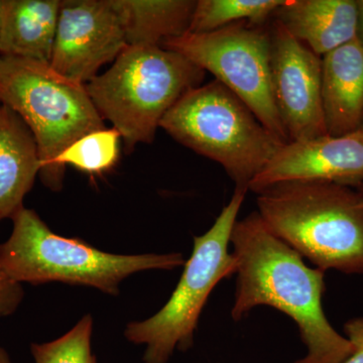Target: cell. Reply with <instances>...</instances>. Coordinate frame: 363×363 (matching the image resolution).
<instances>
[{
    "label": "cell",
    "instance_id": "cell-1",
    "mask_svg": "<svg viewBox=\"0 0 363 363\" xmlns=\"http://www.w3.org/2000/svg\"><path fill=\"white\" fill-rule=\"evenodd\" d=\"M230 243L238 276L231 309L234 321L257 306H269L292 318L307 347V355L294 363H342L352 354L353 344L325 315V272L306 266L296 250L269 231L257 212L236 221Z\"/></svg>",
    "mask_w": 363,
    "mask_h": 363
},
{
    "label": "cell",
    "instance_id": "cell-2",
    "mask_svg": "<svg viewBox=\"0 0 363 363\" xmlns=\"http://www.w3.org/2000/svg\"><path fill=\"white\" fill-rule=\"evenodd\" d=\"M272 234L326 272L363 274V192L330 182L291 181L259 193Z\"/></svg>",
    "mask_w": 363,
    "mask_h": 363
},
{
    "label": "cell",
    "instance_id": "cell-3",
    "mask_svg": "<svg viewBox=\"0 0 363 363\" xmlns=\"http://www.w3.org/2000/svg\"><path fill=\"white\" fill-rule=\"evenodd\" d=\"M11 235L0 245V264L14 283L42 285L60 281L119 294L123 279L149 269L173 271L184 266L181 253L114 255L81 238L59 235L33 210L23 207L13 218Z\"/></svg>",
    "mask_w": 363,
    "mask_h": 363
},
{
    "label": "cell",
    "instance_id": "cell-4",
    "mask_svg": "<svg viewBox=\"0 0 363 363\" xmlns=\"http://www.w3.org/2000/svg\"><path fill=\"white\" fill-rule=\"evenodd\" d=\"M205 72L179 52L157 45H126L86 90L126 150L154 140L162 117L184 94L202 85Z\"/></svg>",
    "mask_w": 363,
    "mask_h": 363
},
{
    "label": "cell",
    "instance_id": "cell-5",
    "mask_svg": "<svg viewBox=\"0 0 363 363\" xmlns=\"http://www.w3.org/2000/svg\"><path fill=\"white\" fill-rule=\"evenodd\" d=\"M160 128L177 142L218 162L235 188L247 190L286 143L215 79L184 94L162 117Z\"/></svg>",
    "mask_w": 363,
    "mask_h": 363
},
{
    "label": "cell",
    "instance_id": "cell-6",
    "mask_svg": "<svg viewBox=\"0 0 363 363\" xmlns=\"http://www.w3.org/2000/svg\"><path fill=\"white\" fill-rule=\"evenodd\" d=\"M0 104L21 116L35 138L43 183L63 187L57 157L81 136L104 128L84 84L74 82L49 64L0 56Z\"/></svg>",
    "mask_w": 363,
    "mask_h": 363
},
{
    "label": "cell",
    "instance_id": "cell-7",
    "mask_svg": "<svg viewBox=\"0 0 363 363\" xmlns=\"http://www.w3.org/2000/svg\"><path fill=\"white\" fill-rule=\"evenodd\" d=\"M247 191L235 188L213 226L203 235L195 236L192 255L166 305L149 319L126 326L124 336L128 341L147 346L143 363H168L176 350L192 347L208 298L222 279L236 274V259L229 252V245Z\"/></svg>",
    "mask_w": 363,
    "mask_h": 363
},
{
    "label": "cell",
    "instance_id": "cell-8",
    "mask_svg": "<svg viewBox=\"0 0 363 363\" xmlns=\"http://www.w3.org/2000/svg\"><path fill=\"white\" fill-rule=\"evenodd\" d=\"M162 48L208 71L250 107L260 123L289 143L272 88L271 28L238 21L214 32L189 33Z\"/></svg>",
    "mask_w": 363,
    "mask_h": 363
},
{
    "label": "cell",
    "instance_id": "cell-9",
    "mask_svg": "<svg viewBox=\"0 0 363 363\" xmlns=\"http://www.w3.org/2000/svg\"><path fill=\"white\" fill-rule=\"evenodd\" d=\"M126 45L116 0H65L60 7L50 66L63 77L86 85Z\"/></svg>",
    "mask_w": 363,
    "mask_h": 363
},
{
    "label": "cell",
    "instance_id": "cell-10",
    "mask_svg": "<svg viewBox=\"0 0 363 363\" xmlns=\"http://www.w3.org/2000/svg\"><path fill=\"white\" fill-rule=\"evenodd\" d=\"M269 28L272 94L289 142L327 135L321 57L295 39L276 18Z\"/></svg>",
    "mask_w": 363,
    "mask_h": 363
},
{
    "label": "cell",
    "instance_id": "cell-11",
    "mask_svg": "<svg viewBox=\"0 0 363 363\" xmlns=\"http://www.w3.org/2000/svg\"><path fill=\"white\" fill-rule=\"evenodd\" d=\"M291 181H322L359 189L363 186V130L285 143L253 179L248 191Z\"/></svg>",
    "mask_w": 363,
    "mask_h": 363
},
{
    "label": "cell",
    "instance_id": "cell-12",
    "mask_svg": "<svg viewBox=\"0 0 363 363\" xmlns=\"http://www.w3.org/2000/svg\"><path fill=\"white\" fill-rule=\"evenodd\" d=\"M321 95L327 135L343 136L363 123V44L355 39L322 57Z\"/></svg>",
    "mask_w": 363,
    "mask_h": 363
},
{
    "label": "cell",
    "instance_id": "cell-13",
    "mask_svg": "<svg viewBox=\"0 0 363 363\" xmlns=\"http://www.w3.org/2000/svg\"><path fill=\"white\" fill-rule=\"evenodd\" d=\"M274 16L321 58L357 38V0H286Z\"/></svg>",
    "mask_w": 363,
    "mask_h": 363
},
{
    "label": "cell",
    "instance_id": "cell-14",
    "mask_svg": "<svg viewBox=\"0 0 363 363\" xmlns=\"http://www.w3.org/2000/svg\"><path fill=\"white\" fill-rule=\"evenodd\" d=\"M59 0H1L0 56L51 62Z\"/></svg>",
    "mask_w": 363,
    "mask_h": 363
},
{
    "label": "cell",
    "instance_id": "cell-15",
    "mask_svg": "<svg viewBox=\"0 0 363 363\" xmlns=\"http://www.w3.org/2000/svg\"><path fill=\"white\" fill-rule=\"evenodd\" d=\"M35 138L13 109L0 105V221L13 219L40 175Z\"/></svg>",
    "mask_w": 363,
    "mask_h": 363
},
{
    "label": "cell",
    "instance_id": "cell-16",
    "mask_svg": "<svg viewBox=\"0 0 363 363\" xmlns=\"http://www.w3.org/2000/svg\"><path fill=\"white\" fill-rule=\"evenodd\" d=\"M128 45H157L188 32L193 0H116Z\"/></svg>",
    "mask_w": 363,
    "mask_h": 363
},
{
    "label": "cell",
    "instance_id": "cell-17",
    "mask_svg": "<svg viewBox=\"0 0 363 363\" xmlns=\"http://www.w3.org/2000/svg\"><path fill=\"white\" fill-rule=\"evenodd\" d=\"M286 0H198L189 33L214 32L238 21L266 26Z\"/></svg>",
    "mask_w": 363,
    "mask_h": 363
},
{
    "label": "cell",
    "instance_id": "cell-18",
    "mask_svg": "<svg viewBox=\"0 0 363 363\" xmlns=\"http://www.w3.org/2000/svg\"><path fill=\"white\" fill-rule=\"evenodd\" d=\"M121 135L116 128H102L81 136L56 160L57 166L65 172L66 164L98 175L116 164L121 152Z\"/></svg>",
    "mask_w": 363,
    "mask_h": 363
},
{
    "label": "cell",
    "instance_id": "cell-19",
    "mask_svg": "<svg viewBox=\"0 0 363 363\" xmlns=\"http://www.w3.org/2000/svg\"><path fill=\"white\" fill-rule=\"evenodd\" d=\"M92 331L93 319L87 314L61 337L33 343L30 351L35 363H98L91 346Z\"/></svg>",
    "mask_w": 363,
    "mask_h": 363
},
{
    "label": "cell",
    "instance_id": "cell-20",
    "mask_svg": "<svg viewBox=\"0 0 363 363\" xmlns=\"http://www.w3.org/2000/svg\"><path fill=\"white\" fill-rule=\"evenodd\" d=\"M25 292L21 285L6 276L0 264V319L13 314L23 301Z\"/></svg>",
    "mask_w": 363,
    "mask_h": 363
},
{
    "label": "cell",
    "instance_id": "cell-21",
    "mask_svg": "<svg viewBox=\"0 0 363 363\" xmlns=\"http://www.w3.org/2000/svg\"><path fill=\"white\" fill-rule=\"evenodd\" d=\"M344 332L354 346V351L342 363H363V318L348 320L344 324Z\"/></svg>",
    "mask_w": 363,
    "mask_h": 363
},
{
    "label": "cell",
    "instance_id": "cell-22",
    "mask_svg": "<svg viewBox=\"0 0 363 363\" xmlns=\"http://www.w3.org/2000/svg\"><path fill=\"white\" fill-rule=\"evenodd\" d=\"M357 39L363 44V0H357Z\"/></svg>",
    "mask_w": 363,
    "mask_h": 363
},
{
    "label": "cell",
    "instance_id": "cell-23",
    "mask_svg": "<svg viewBox=\"0 0 363 363\" xmlns=\"http://www.w3.org/2000/svg\"><path fill=\"white\" fill-rule=\"evenodd\" d=\"M0 363H11L9 353L2 347H0Z\"/></svg>",
    "mask_w": 363,
    "mask_h": 363
},
{
    "label": "cell",
    "instance_id": "cell-24",
    "mask_svg": "<svg viewBox=\"0 0 363 363\" xmlns=\"http://www.w3.org/2000/svg\"><path fill=\"white\" fill-rule=\"evenodd\" d=\"M0 21H1V0H0Z\"/></svg>",
    "mask_w": 363,
    "mask_h": 363
},
{
    "label": "cell",
    "instance_id": "cell-25",
    "mask_svg": "<svg viewBox=\"0 0 363 363\" xmlns=\"http://www.w3.org/2000/svg\"><path fill=\"white\" fill-rule=\"evenodd\" d=\"M359 189H360V190H362V192H363V186H362V187H360Z\"/></svg>",
    "mask_w": 363,
    "mask_h": 363
},
{
    "label": "cell",
    "instance_id": "cell-26",
    "mask_svg": "<svg viewBox=\"0 0 363 363\" xmlns=\"http://www.w3.org/2000/svg\"><path fill=\"white\" fill-rule=\"evenodd\" d=\"M360 130H363V123H362V128H360Z\"/></svg>",
    "mask_w": 363,
    "mask_h": 363
},
{
    "label": "cell",
    "instance_id": "cell-27",
    "mask_svg": "<svg viewBox=\"0 0 363 363\" xmlns=\"http://www.w3.org/2000/svg\"><path fill=\"white\" fill-rule=\"evenodd\" d=\"M0 105H1V104H0Z\"/></svg>",
    "mask_w": 363,
    "mask_h": 363
}]
</instances>
